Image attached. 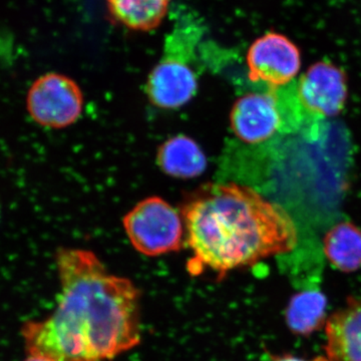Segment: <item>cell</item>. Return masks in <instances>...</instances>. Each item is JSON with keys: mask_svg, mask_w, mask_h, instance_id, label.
<instances>
[{"mask_svg": "<svg viewBox=\"0 0 361 361\" xmlns=\"http://www.w3.org/2000/svg\"><path fill=\"white\" fill-rule=\"evenodd\" d=\"M230 123L233 133L246 144H260L281 127V114L273 92H252L235 102Z\"/></svg>", "mask_w": 361, "mask_h": 361, "instance_id": "ba28073f", "label": "cell"}, {"mask_svg": "<svg viewBox=\"0 0 361 361\" xmlns=\"http://www.w3.org/2000/svg\"><path fill=\"white\" fill-rule=\"evenodd\" d=\"M123 228L133 247L148 257L179 251L186 241L184 220L160 197H149L126 214Z\"/></svg>", "mask_w": 361, "mask_h": 361, "instance_id": "277c9868", "label": "cell"}, {"mask_svg": "<svg viewBox=\"0 0 361 361\" xmlns=\"http://www.w3.org/2000/svg\"><path fill=\"white\" fill-rule=\"evenodd\" d=\"M203 35V25L195 16H178L166 37L160 61L147 82V96L154 106L175 110L189 103L196 94L197 51Z\"/></svg>", "mask_w": 361, "mask_h": 361, "instance_id": "3957f363", "label": "cell"}, {"mask_svg": "<svg viewBox=\"0 0 361 361\" xmlns=\"http://www.w3.org/2000/svg\"><path fill=\"white\" fill-rule=\"evenodd\" d=\"M25 361H54L51 360V358L47 357L44 355H30L28 357L26 358Z\"/></svg>", "mask_w": 361, "mask_h": 361, "instance_id": "9a60e30c", "label": "cell"}, {"mask_svg": "<svg viewBox=\"0 0 361 361\" xmlns=\"http://www.w3.org/2000/svg\"><path fill=\"white\" fill-rule=\"evenodd\" d=\"M324 253L331 265L350 273L361 267V230L349 222L334 226L325 235Z\"/></svg>", "mask_w": 361, "mask_h": 361, "instance_id": "8fae6325", "label": "cell"}, {"mask_svg": "<svg viewBox=\"0 0 361 361\" xmlns=\"http://www.w3.org/2000/svg\"><path fill=\"white\" fill-rule=\"evenodd\" d=\"M58 305L42 322L21 330L28 355L54 361H108L142 338L141 293L130 279L111 274L94 252L56 253Z\"/></svg>", "mask_w": 361, "mask_h": 361, "instance_id": "6da1fadb", "label": "cell"}, {"mask_svg": "<svg viewBox=\"0 0 361 361\" xmlns=\"http://www.w3.org/2000/svg\"><path fill=\"white\" fill-rule=\"evenodd\" d=\"M327 360L361 361V299L350 297L325 324Z\"/></svg>", "mask_w": 361, "mask_h": 361, "instance_id": "9c48e42d", "label": "cell"}, {"mask_svg": "<svg viewBox=\"0 0 361 361\" xmlns=\"http://www.w3.org/2000/svg\"><path fill=\"white\" fill-rule=\"evenodd\" d=\"M298 97L310 113L325 118L338 115L348 99L345 73L329 61H318L298 82Z\"/></svg>", "mask_w": 361, "mask_h": 361, "instance_id": "52a82bcc", "label": "cell"}, {"mask_svg": "<svg viewBox=\"0 0 361 361\" xmlns=\"http://www.w3.org/2000/svg\"><path fill=\"white\" fill-rule=\"evenodd\" d=\"M273 361H329L327 360V357H324V356H318V357L314 358V360H302V358L294 357V356L291 355H284L281 356V357H278L276 360Z\"/></svg>", "mask_w": 361, "mask_h": 361, "instance_id": "5bb4252c", "label": "cell"}, {"mask_svg": "<svg viewBox=\"0 0 361 361\" xmlns=\"http://www.w3.org/2000/svg\"><path fill=\"white\" fill-rule=\"evenodd\" d=\"M246 61L251 82H262L278 87L288 84L298 75L301 52L284 35L270 32L250 45Z\"/></svg>", "mask_w": 361, "mask_h": 361, "instance_id": "8992f818", "label": "cell"}, {"mask_svg": "<svg viewBox=\"0 0 361 361\" xmlns=\"http://www.w3.org/2000/svg\"><path fill=\"white\" fill-rule=\"evenodd\" d=\"M327 299L318 289L298 292L286 310V322L292 332L299 336H310L326 324Z\"/></svg>", "mask_w": 361, "mask_h": 361, "instance_id": "4fadbf2b", "label": "cell"}, {"mask_svg": "<svg viewBox=\"0 0 361 361\" xmlns=\"http://www.w3.org/2000/svg\"><path fill=\"white\" fill-rule=\"evenodd\" d=\"M192 276L209 270L218 280L295 248L297 229L289 214L255 190L236 183L210 185L182 209Z\"/></svg>", "mask_w": 361, "mask_h": 361, "instance_id": "7a4b0ae2", "label": "cell"}, {"mask_svg": "<svg viewBox=\"0 0 361 361\" xmlns=\"http://www.w3.org/2000/svg\"><path fill=\"white\" fill-rule=\"evenodd\" d=\"M109 11L121 25L133 30L149 32L167 16L170 0H106Z\"/></svg>", "mask_w": 361, "mask_h": 361, "instance_id": "7c38bea8", "label": "cell"}, {"mask_svg": "<svg viewBox=\"0 0 361 361\" xmlns=\"http://www.w3.org/2000/svg\"><path fill=\"white\" fill-rule=\"evenodd\" d=\"M84 106V94L77 82L58 73L35 80L26 97V109L32 120L51 129H63L77 122Z\"/></svg>", "mask_w": 361, "mask_h": 361, "instance_id": "5b68a950", "label": "cell"}, {"mask_svg": "<svg viewBox=\"0 0 361 361\" xmlns=\"http://www.w3.org/2000/svg\"><path fill=\"white\" fill-rule=\"evenodd\" d=\"M157 163L165 174L178 179H193L205 172L207 158L191 137L178 135L161 145Z\"/></svg>", "mask_w": 361, "mask_h": 361, "instance_id": "30bf717a", "label": "cell"}]
</instances>
